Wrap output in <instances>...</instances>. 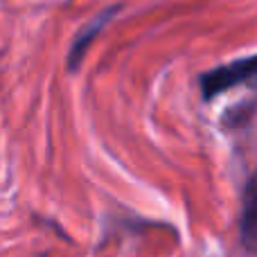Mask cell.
<instances>
[{
  "label": "cell",
  "mask_w": 257,
  "mask_h": 257,
  "mask_svg": "<svg viewBox=\"0 0 257 257\" xmlns=\"http://www.w3.org/2000/svg\"><path fill=\"white\" fill-rule=\"evenodd\" d=\"M239 239L241 246L250 255L257 257V169L244 187L241 217H239Z\"/></svg>",
  "instance_id": "7a4b0ae2"
},
{
  "label": "cell",
  "mask_w": 257,
  "mask_h": 257,
  "mask_svg": "<svg viewBox=\"0 0 257 257\" xmlns=\"http://www.w3.org/2000/svg\"><path fill=\"white\" fill-rule=\"evenodd\" d=\"M117 9H120V7H108V9H104L102 14H97L93 21L86 23V25L81 27V32L77 34L75 43H72V48H70V54H68V68H70L72 72H75L77 66L81 63V59H84V54H86V50H88V45L93 43L95 36H97L99 32H102L104 27L111 23L113 14H115Z\"/></svg>",
  "instance_id": "3957f363"
},
{
  "label": "cell",
  "mask_w": 257,
  "mask_h": 257,
  "mask_svg": "<svg viewBox=\"0 0 257 257\" xmlns=\"http://www.w3.org/2000/svg\"><path fill=\"white\" fill-rule=\"evenodd\" d=\"M248 81H253L257 88V54L237 59V61L201 75V93H203V99H212L239 84H248Z\"/></svg>",
  "instance_id": "6da1fadb"
}]
</instances>
